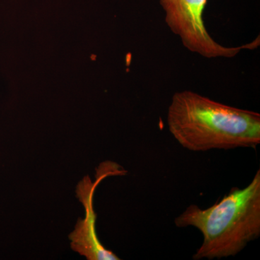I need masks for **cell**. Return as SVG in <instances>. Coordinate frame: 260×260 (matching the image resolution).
Returning a JSON list of instances; mask_svg holds the SVG:
<instances>
[{"instance_id":"cell-1","label":"cell","mask_w":260,"mask_h":260,"mask_svg":"<svg viewBox=\"0 0 260 260\" xmlns=\"http://www.w3.org/2000/svg\"><path fill=\"white\" fill-rule=\"evenodd\" d=\"M167 124L178 143L192 152L255 149L260 143L259 113L225 105L191 90L173 95Z\"/></svg>"},{"instance_id":"cell-2","label":"cell","mask_w":260,"mask_h":260,"mask_svg":"<svg viewBox=\"0 0 260 260\" xmlns=\"http://www.w3.org/2000/svg\"><path fill=\"white\" fill-rule=\"evenodd\" d=\"M174 224L178 228L194 227L203 234V244L193 259L237 255L260 236L259 169L244 189L233 187L205 210L189 205L175 218Z\"/></svg>"},{"instance_id":"cell-3","label":"cell","mask_w":260,"mask_h":260,"mask_svg":"<svg viewBox=\"0 0 260 260\" xmlns=\"http://www.w3.org/2000/svg\"><path fill=\"white\" fill-rule=\"evenodd\" d=\"M208 0H160L168 27L191 52L208 59L232 58L242 50L256 49L259 37L249 44L228 47L214 40L203 20Z\"/></svg>"},{"instance_id":"cell-4","label":"cell","mask_w":260,"mask_h":260,"mask_svg":"<svg viewBox=\"0 0 260 260\" xmlns=\"http://www.w3.org/2000/svg\"><path fill=\"white\" fill-rule=\"evenodd\" d=\"M102 164L98 171L96 181L92 182L90 178H84L77 189V194L85 209V218L76 225L70 235L71 246L74 250L90 260H118L119 258L113 251L108 250L99 241L95 232L96 215L93 209V198L95 188L99 183L109 176L122 175L124 171L119 167Z\"/></svg>"}]
</instances>
